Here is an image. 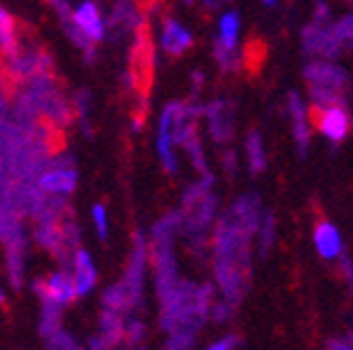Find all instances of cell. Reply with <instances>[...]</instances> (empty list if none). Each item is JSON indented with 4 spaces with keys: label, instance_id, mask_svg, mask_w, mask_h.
I'll use <instances>...</instances> for the list:
<instances>
[{
    "label": "cell",
    "instance_id": "1",
    "mask_svg": "<svg viewBox=\"0 0 353 350\" xmlns=\"http://www.w3.org/2000/svg\"><path fill=\"white\" fill-rule=\"evenodd\" d=\"M304 81L314 105H346L351 76L336 59H312L304 66Z\"/></svg>",
    "mask_w": 353,
    "mask_h": 350
},
{
    "label": "cell",
    "instance_id": "2",
    "mask_svg": "<svg viewBox=\"0 0 353 350\" xmlns=\"http://www.w3.org/2000/svg\"><path fill=\"white\" fill-rule=\"evenodd\" d=\"M302 50L312 59H339L346 52V47L339 39L334 25L312 20L302 30Z\"/></svg>",
    "mask_w": 353,
    "mask_h": 350
},
{
    "label": "cell",
    "instance_id": "3",
    "mask_svg": "<svg viewBox=\"0 0 353 350\" xmlns=\"http://www.w3.org/2000/svg\"><path fill=\"white\" fill-rule=\"evenodd\" d=\"M312 125L334 145L343 143L351 132V115L346 113V105H312Z\"/></svg>",
    "mask_w": 353,
    "mask_h": 350
},
{
    "label": "cell",
    "instance_id": "4",
    "mask_svg": "<svg viewBox=\"0 0 353 350\" xmlns=\"http://www.w3.org/2000/svg\"><path fill=\"white\" fill-rule=\"evenodd\" d=\"M72 28L88 44H99L105 39V17L94 0H81L72 10Z\"/></svg>",
    "mask_w": 353,
    "mask_h": 350
},
{
    "label": "cell",
    "instance_id": "5",
    "mask_svg": "<svg viewBox=\"0 0 353 350\" xmlns=\"http://www.w3.org/2000/svg\"><path fill=\"white\" fill-rule=\"evenodd\" d=\"M37 291L44 299V304H50V307H54V309H64V307H69L72 301L79 299L72 272H64V269H57V272H52L44 282H39Z\"/></svg>",
    "mask_w": 353,
    "mask_h": 350
},
{
    "label": "cell",
    "instance_id": "6",
    "mask_svg": "<svg viewBox=\"0 0 353 350\" xmlns=\"http://www.w3.org/2000/svg\"><path fill=\"white\" fill-rule=\"evenodd\" d=\"M37 184L50 196H72L77 192L79 172L72 165H52L39 174Z\"/></svg>",
    "mask_w": 353,
    "mask_h": 350
},
{
    "label": "cell",
    "instance_id": "7",
    "mask_svg": "<svg viewBox=\"0 0 353 350\" xmlns=\"http://www.w3.org/2000/svg\"><path fill=\"white\" fill-rule=\"evenodd\" d=\"M206 121H209V132L219 145L231 143L236 135V110L228 101H214L204 110Z\"/></svg>",
    "mask_w": 353,
    "mask_h": 350
},
{
    "label": "cell",
    "instance_id": "8",
    "mask_svg": "<svg viewBox=\"0 0 353 350\" xmlns=\"http://www.w3.org/2000/svg\"><path fill=\"white\" fill-rule=\"evenodd\" d=\"M72 277H74V285H77L79 299L88 296L91 291L96 289V285H99V267H96L94 258H91V252L83 250V247H79V250L74 252Z\"/></svg>",
    "mask_w": 353,
    "mask_h": 350
},
{
    "label": "cell",
    "instance_id": "9",
    "mask_svg": "<svg viewBox=\"0 0 353 350\" xmlns=\"http://www.w3.org/2000/svg\"><path fill=\"white\" fill-rule=\"evenodd\" d=\"M160 47H162V52H165V54L182 56L194 47V34L184 28L182 22H176V20H172V17H170V20H165V25H162Z\"/></svg>",
    "mask_w": 353,
    "mask_h": 350
},
{
    "label": "cell",
    "instance_id": "10",
    "mask_svg": "<svg viewBox=\"0 0 353 350\" xmlns=\"http://www.w3.org/2000/svg\"><path fill=\"white\" fill-rule=\"evenodd\" d=\"M290 115H292V135L297 140L299 154H307L309 147V137H312V115H309V108L304 105V101L299 99V93H290Z\"/></svg>",
    "mask_w": 353,
    "mask_h": 350
},
{
    "label": "cell",
    "instance_id": "11",
    "mask_svg": "<svg viewBox=\"0 0 353 350\" xmlns=\"http://www.w3.org/2000/svg\"><path fill=\"white\" fill-rule=\"evenodd\" d=\"M314 245L319 250V255L324 260H336L341 258L343 243H341V233L331 220H321L314 228Z\"/></svg>",
    "mask_w": 353,
    "mask_h": 350
},
{
    "label": "cell",
    "instance_id": "12",
    "mask_svg": "<svg viewBox=\"0 0 353 350\" xmlns=\"http://www.w3.org/2000/svg\"><path fill=\"white\" fill-rule=\"evenodd\" d=\"M238 32H241V15L236 10H231L219 20V34H216L214 42H219L226 50H236Z\"/></svg>",
    "mask_w": 353,
    "mask_h": 350
},
{
    "label": "cell",
    "instance_id": "13",
    "mask_svg": "<svg viewBox=\"0 0 353 350\" xmlns=\"http://www.w3.org/2000/svg\"><path fill=\"white\" fill-rule=\"evenodd\" d=\"M20 47V37H17V25L12 15L0 6V52L3 54H15Z\"/></svg>",
    "mask_w": 353,
    "mask_h": 350
},
{
    "label": "cell",
    "instance_id": "14",
    "mask_svg": "<svg viewBox=\"0 0 353 350\" xmlns=\"http://www.w3.org/2000/svg\"><path fill=\"white\" fill-rule=\"evenodd\" d=\"M245 154H248V169L250 174H260L268 167V159H265V147H263V137L260 132L250 130L245 137Z\"/></svg>",
    "mask_w": 353,
    "mask_h": 350
},
{
    "label": "cell",
    "instance_id": "15",
    "mask_svg": "<svg viewBox=\"0 0 353 350\" xmlns=\"http://www.w3.org/2000/svg\"><path fill=\"white\" fill-rule=\"evenodd\" d=\"M275 228L277 220L272 211H265L263 218H260V228H258V255L260 258H268L275 245Z\"/></svg>",
    "mask_w": 353,
    "mask_h": 350
},
{
    "label": "cell",
    "instance_id": "16",
    "mask_svg": "<svg viewBox=\"0 0 353 350\" xmlns=\"http://www.w3.org/2000/svg\"><path fill=\"white\" fill-rule=\"evenodd\" d=\"M91 223H94V230L99 240H108L110 236V218H108V208L103 203H94L91 206Z\"/></svg>",
    "mask_w": 353,
    "mask_h": 350
},
{
    "label": "cell",
    "instance_id": "17",
    "mask_svg": "<svg viewBox=\"0 0 353 350\" xmlns=\"http://www.w3.org/2000/svg\"><path fill=\"white\" fill-rule=\"evenodd\" d=\"M334 30H336L339 39H341V44L348 50H353V12L346 17H341V20L334 25Z\"/></svg>",
    "mask_w": 353,
    "mask_h": 350
},
{
    "label": "cell",
    "instance_id": "18",
    "mask_svg": "<svg viewBox=\"0 0 353 350\" xmlns=\"http://www.w3.org/2000/svg\"><path fill=\"white\" fill-rule=\"evenodd\" d=\"M339 272H341V277L346 279L348 289H351V294H353V258L348 255V252H341V260H339Z\"/></svg>",
    "mask_w": 353,
    "mask_h": 350
},
{
    "label": "cell",
    "instance_id": "19",
    "mask_svg": "<svg viewBox=\"0 0 353 350\" xmlns=\"http://www.w3.org/2000/svg\"><path fill=\"white\" fill-rule=\"evenodd\" d=\"M233 304L231 301H219V304H214V309H211V313H214V318L219 323H226L228 318H233Z\"/></svg>",
    "mask_w": 353,
    "mask_h": 350
},
{
    "label": "cell",
    "instance_id": "20",
    "mask_svg": "<svg viewBox=\"0 0 353 350\" xmlns=\"http://www.w3.org/2000/svg\"><path fill=\"white\" fill-rule=\"evenodd\" d=\"M243 340H238V336H223V340H214V343H209L211 350H231V348H241Z\"/></svg>",
    "mask_w": 353,
    "mask_h": 350
},
{
    "label": "cell",
    "instance_id": "21",
    "mask_svg": "<svg viewBox=\"0 0 353 350\" xmlns=\"http://www.w3.org/2000/svg\"><path fill=\"white\" fill-rule=\"evenodd\" d=\"M324 345H326V348H331V350H351V345H348V338H346V336H343V338L334 336V338H329Z\"/></svg>",
    "mask_w": 353,
    "mask_h": 350
},
{
    "label": "cell",
    "instance_id": "22",
    "mask_svg": "<svg viewBox=\"0 0 353 350\" xmlns=\"http://www.w3.org/2000/svg\"><path fill=\"white\" fill-rule=\"evenodd\" d=\"M314 20H316V22H329V6H326L324 0H319V3H316Z\"/></svg>",
    "mask_w": 353,
    "mask_h": 350
},
{
    "label": "cell",
    "instance_id": "23",
    "mask_svg": "<svg viewBox=\"0 0 353 350\" xmlns=\"http://www.w3.org/2000/svg\"><path fill=\"white\" fill-rule=\"evenodd\" d=\"M143 336H145V326L140 321H135L130 326V340H140Z\"/></svg>",
    "mask_w": 353,
    "mask_h": 350
},
{
    "label": "cell",
    "instance_id": "24",
    "mask_svg": "<svg viewBox=\"0 0 353 350\" xmlns=\"http://www.w3.org/2000/svg\"><path fill=\"white\" fill-rule=\"evenodd\" d=\"M223 159H226V172H228V174H236V152H231V150H228Z\"/></svg>",
    "mask_w": 353,
    "mask_h": 350
},
{
    "label": "cell",
    "instance_id": "25",
    "mask_svg": "<svg viewBox=\"0 0 353 350\" xmlns=\"http://www.w3.org/2000/svg\"><path fill=\"white\" fill-rule=\"evenodd\" d=\"M0 304H6V289H3V282H0Z\"/></svg>",
    "mask_w": 353,
    "mask_h": 350
},
{
    "label": "cell",
    "instance_id": "26",
    "mask_svg": "<svg viewBox=\"0 0 353 350\" xmlns=\"http://www.w3.org/2000/svg\"><path fill=\"white\" fill-rule=\"evenodd\" d=\"M346 338H348V345H351V350H353V329L346 333Z\"/></svg>",
    "mask_w": 353,
    "mask_h": 350
},
{
    "label": "cell",
    "instance_id": "27",
    "mask_svg": "<svg viewBox=\"0 0 353 350\" xmlns=\"http://www.w3.org/2000/svg\"><path fill=\"white\" fill-rule=\"evenodd\" d=\"M263 3H265V6H275L277 0H263Z\"/></svg>",
    "mask_w": 353,
    "mask_h": 350
},
{
    "label": "cell",
    "instance_id": "28",
    "mask_svg": "<svg viewBox=\"0 0 353 350\" xmlns=\"http://www.w3.org/2000/svg\"><path fill=\"white\" fill-rule=\"evenodd\" d=\"M348 3H353V0H348Z\"/></svg>",
    "mask_w": 353,
    "mask_h": 350
}]
</instances>
